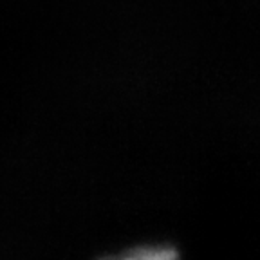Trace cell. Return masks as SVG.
I'll return each instance as SVG.
<instances>
[{
  "mask_svg": "<svg viewBox=\"0 0 260 260\" xmlns=\"http://www.w3.org/2000/svg\"><path fill=\"white\" fill-rule=\"evenodd\" d=\"M172 256H177V253L170 248H165V249H157V248H152V249H138V251H132L126 255V258H139V260H146V258H172Z\"/></svg>",
  "mask_w": 260,
  "mask_h": 260,
  "instance_id": "cell-1",
  "label": "cell"
}]
</instances>
